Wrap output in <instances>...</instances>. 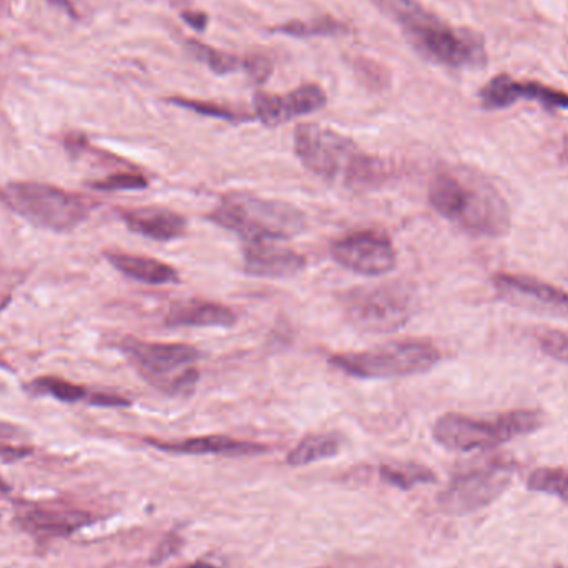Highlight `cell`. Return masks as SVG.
<instances>
[{"instance_id":"f1b7e54d","label":"cell","mask_w":568,"mask_h":568,"mask_svg":"<svg viewBox=\"0 0 568 568\" xmlns=\"http://www.w3.org/2000/svg\"><path fill=\"white\" fill-rule=\"evenodd\" d=\"M147 187V178L138 173H117L102 182L92 183V188L98 191L145 190Z\"/></svg>"},{"instance_id":"30bf717a","label":"cell","mask_w":568,"mask_h":568,"mask_svg":"<svg viewBox=\"0 0 568 568\" xmlns=\"http://www.w3.org/2000/svg\"><path fill=\"white\" fill-rule=\"evenodd\" d=\"M514 466L502 459L471 462L452 475L439 504L449 514H471L492 504L509 487Z\"/></svg>"},{"instance_id":"277c9868","label":"cell","mask_w":568,"mask_h":568,"mask_svg":"<svg viewBox=\"0 0 568 568\" xmlns=\"http://www.w3.org/2000/svg\"><path fill=\"white\" fill-rule=\"evenodd\" d=\"M206 218L240 236L243 243L291 240L306 230V215L299 208L248 191H230L221 196Z\"/></svg>"},{"instance_id":"e575fe53","label":"cell","mask_w":568,"mask_h":568,"mask_svg":"<svg viewBox=\"0 0 568 568\" xmlns=\"http://www.w3.org/2000/svg\"><path fill=\"white\" fill-rule=\"evenodd\" d=\"M562 157H564L565 162L568 163V135L564 140V152H562Z\"/></svg>"},{"instance_id":"5bb4252c","label":"cell","mask_w":568,"mask_h":568,"mask_svg":"<svg viewBox=\"0 0 568 568\" xmlns=\"http://www.w3.org/2000/svg\"><path fill=\"white\" fill-rule=\"evenodd\" d=\"M480 102L487 110L507 108L520 98L532 100L547 110H568V95L537 82H514L509 75H497L480 90Z\"/></svg>"},{"instance_id":"484cf974","label":"cell","mask_w":568,"mask_h":568,"mask_svg":"<svg viewBox=\"0 0 568 568\" xmlns=\"http://www.w3.org/2000/svg\"><path fill=\"white\" fill-rule=\"evenodd\" d=\"M527 487L534 492L554 495L568 504V472L562 469H537L530 474Z\"/></svg>"},{"instance_id":"d6a6232c","label":"cell","mask_w":568,"mask_h":568,"mask_svg":"<svg viewBox=\"0 0 568 568\" xmlns=\"http://www.w3.org/2000/svg\"><path fill=\"white\" fill-rule=\"evenodd\" d=\"M183 568H218L215 565L206 564V562H195V564L187 565V567Z\"/></svg>"},{"instance_id":"d6986e66","label":"cell","mask_w":568,"mask_h":568,"mask_svg":"<svg viewBox=\"0 0 568 568\" xmlns=\"http://www.w3.org/2000/svg\"><path fill=\"white\" fill-rule=\"evenodd\" d=\"M19 524L37 537H67L92 524V515L82 510L32 507L19 515Z\"/></svg>"},{"instance_id":"52a82bcc","label":"cell","mask_w":568,"mask_h":568,"mask_svg":"<svg viewBox=\"0 0 568 568\" xmlns=\"http://www.w3.org/2000/svg\"><path fill=\"white\" fill-rule=\"evenodd\" d=\"M7 208L42 230L64 233L89 218L94 203L85 196L37 182H14L0 190Z\"/></svg>"},{"instance_id":"7402d4cb","label":"cell","mask_w":568,"mask_h":568,"mask_svg":"<svg viewBox=\"0 0 568 568\" xmlns=\"http://www.w3.org/2000/svg\"><path fill=\"white\" fill-rule=\"evenodd\" d=\"M382 482L401 490H411L421 484H432L437 477L429 467L414 462H392L379 467Z\"/></svg>"},{"instance_id":"f546056e","label":"cell","mask_w":568,"mask_h":568,"mask_svg":"<svg viewBox=\"0 0 568 568\" xmlns=\"http://www.w3.org/2000/svg\"><path fill=\"white\" fill-rule=\"evenodd\" d=\"M539 343L547 356L568 364V334L550 329L539 334Z\"/></svg>"},{"instance_id":"2e32d148","label":"cell","mask_w":568,"mask_h":568,"mask_svg":"<svg viewBox=\"0 0 568 568\" xmlns=\"http://www.w3.org/2000/svg\"><path fill=\"white\" fill-rule=\"evenodd\" d=\"M120 218L127 225L128 230L160 243L182 238L188 228L185 216L165 206L128 208L120 211Z\"/></svg>"},{"instance_id":"4fadbf2b","label":"cell","mask_w":568,"mask_h":568,"mask_svg":"<svg viewBox=\"0 0 568 568\" xmlns=\"http://www.w3.org/2000/svg\"><path fill=\"white\" fill-rule=\"evenodd\" d=\"M256 118L266 127H278L294 118L318 112L326 105V94L319 85L308 84L286 95L258 92L253 98Z\"/></svg>"},{"instance_id":"603a6c76","label":"cell","mask_w":568,"mask_h":568,"mask_svg":"<svg viewBox=\"0 0 568 568\" xmlns=\"http://www.w3.org/2000/svg\"><path fill=\"white\" fill-rule=\"evenodd\" d=\"M188 47H190L191 54L195 55L196 59L203 62L216 75H226L231 74V72H238V70H245L246 59H238L236 55L226 54L221 50L213 49L210 45L200 44L196 40H191Z\"/></svg>"},{"instance_id":"1f68e13d","label":"cell","mask_w":568,"mask_h":568,"mask_svg":"<svg viewBox=\"0 0 568 568\" xmlns=\"http://www.w3.org/2000/svg\"><path fill=\"white\" fill-rule=\"evenodd\" d=\"M183 20L196 30H205L208 24V17L203 12H185Z\"/></svg>"},{"instance_id":"d590c367","label":"cell","mask_w":568,"mask_h":568,"mask_svg":"<svg viewBox=\"0 0 568 568\" xmlns=\"http://www.w3.org/2000/svg\"><path fill=\"white\" fill-rule=\"evenodd\" d=\"M9 485L5 484L4 480L0 479V492H7Z\"/></svg>"},{"instance_id":"cb8c5ba5","label":"cell","mask_w":568,"mask_h":568,"mask_svg":"<svg viewBox=\"0 0 568 568\" xmlns=\"http://www.w3.org/2000/svg\"><path fill=\"white\" fill-rule=\"evenodd\" d=\"M30 452L29 432L10 422L0 421V459L5 462L20 461Z\"/></svg>"},{"instance_id":"ffe728a7","label":"cell","mask_w":568,"mask_h":568,"mask_svg":"<svg viewBox=\"0 0 568 568\" xmlns=\"http://www.w3.org/2000/svg\"><path fill=\"white\" fill-rule=\"evenodd\" d=\"M105 256L115 270L120 271L123 276H127L130 280L153 284V286L173 284L180 281V273H178L177 268H173L163 261L155 260V258L130 255V253H117V251H110Z\"/></svg>"},{"instance_id":"9a60e30c","label":"cell","mask_w":568,"mask_h":568,"mask_svg":"<svg viewBox=\"0 0 568 568\" xmlns=\"http://www.w3.org/2000/svg\"><path fill=\"white\" fill-rule=\"evenodd\" d=\"M276 243L278 241L243 243V270L246 275L283 280L298 275L306 268V258L303 255Z\"/></svg>"},{"instance_id":"7a4b0ae2","label":"cell","mask_w":568,"mask_h":568,"mask_svg":"<svg viewBox=\"0 0 568 568\" xmlns=\"http://www.w3.org/2000/svg\"><path fill=\"white\" fill-rule=\"evenodd\" d=\"M294 152L304 168L326 182L343 183L349 190H368L386 182V163L364 153L351 138L316 123L294 130Z\"/></svg>"},{"instance_id":"9c48e42d","label":"cell","mask_w":568,"mask_h":568,"mask_svg":"<svg viewBox=\"0 0 568 568\" xmlns=\"http://www.w3.org/2000/svg\"><path fill=\"white\" fill-rule=\"evenodd\" d=\"M344 316L361 333L391 334L412 318V296L404 284L358 286L341 294Z\"/></svg>"},{"instance_id":"836d02e7","label":"cell","mask_w":568,"mask_h":568,"mask_svg":"<svg viewBox=\"0 0 568 568\" xmlns=\"http://www.w3.org/2000/svg\"><path fill=\"white\" fill-rule=\"evenodd\" d=\"M52 2H54V4L62 5V7H67V10H69L70 14H74V10H72V7H70L67 0H52Z\"/></svg>"},{"instance_id":"e0dca14e","label":"cell","mask_w":568,"mask_h":568,"mask_svg":"<svg viewBox=\"0 0 568 568\" xmlns=\"http://www.w3.org/2000/svg\"><path fill=\"white\" fill-rule=\"evenodd\" d=\"M147 442L158 451L178 454V456L243 457L268 452V447L260 442L238 441L228 436H200L172 442L147 439Z\"/></svg>"},{"instance_id":"4316f807","label":"cell","mask_w":568,"mask_h":568,"mask_svg":"<svg viewBox=\"0 0 568 568\" xmlns=\"http://www.w3.org/2000/svg\"><path fill=\"white\" fill-rule=\"evenodd\" d=\"M346 27L333 17H318V19L306 20V22H288V24L276 27L275 32L293 35V37H319V35H334L344 32Z\"/></svg>"},{"instance_id":"44dd1931","label":"cell","mask_w":568,"mask_h":568,"mask_svg":"<svg viewBox=\"0 0 568 568\" xmlns=\"http://www.w3.org/2000/svg\"><path fill=\"white\" fill-rule=\"evenodd\" d=\"M341 451V437L338 434H309L294 447L288 454L289 466L303 467L314 464V462L331 459L338 456Z\"/></svg>"},{"instance_id":"8d00e7d4","label":"cell","mask_w":568,"mask_h":568,"mask_svg":"<svg viewBox=\"0 0 568 568\" xmlns=\"http://www.w3.org/2000/svg\"><path fill=\"white\" fill-rule=\"evenodd\" d=\"M560 568V567H559Z\"/></svg>"},{"instance_id":"5b68a950","label":"cell","mask_w":568,"mask_h":568,"mask_svg":"<svg viewBox=\"0 0 568 568\" xmlns=\"http://www.w3.org/2000/svg\"><path fill=\"white\" fill-rule=\"evenodd\" d=\"M542 426L544 414L535 409H517L494 419L446 414L437 419L432 427V436L439 446L449 451H489L515 437L539 431Z\"/></svg>"},{"instance_id":"3957f363","label":"cell","mask_w":568,"mask_h":568,"mask_svg":"<svg viewBox=\"0 0 568 568\" xmlns=\"http://www.w3.org/2000/svg\"><path fill=\"white\" fill-rule=\"evenodd\" d=\"M407 40L426 59L452 69H475L487 62L484 42L467 29H454L416 0H386Z\"/></svg>"},{"instance_id":"7c38bea8","label":"cell","mask_w":568,"mask_h":568,"mask_svg":"<svg viewBox=\"0 0 568 568\" xmlns=\"http://www.w3.org/2000/svg\"><path fill=\"white\" fill-rule=\"evenodd\" d=\"M494 286L500 298L519 308L545 314L568 316V293L552 284L535 280L532 276H494Z\"/></svg>"},{"instance_id":"d4e9b609","label":"cell","mask_w":568,"mask_h":568,"mask_svg":"<svg viewBox=\"0 0 568 568\" xmlns=\"http://www.w3.org/2000/svg\"><path fill=\"white\" fill-rule=\"evenodd\" d=\"M29 391L37 396H50L62 402H79L87 397V389L59 378H40L30 382Z\"/></svg>"},{"instance_id":"8fae6325","label":"cell","mask_w":568,"mask_h":568,"mask_svg":"<svg viewBox=\"0 0 568 568\" xmlns=\"http://www.w3.org/2000/svg\"><path fill=\"white\" fill-rule=\"evenodd\" d=\"M329 251L339 266L369 278L387 275L397 266L394 245L381 231L349 233L334 241Z\"/></svg>"},{"instance_id":"4dcf8cb0","label":"cell","mask_w":568,"mask_h":568,"mask_svg":"<svg viewBox=\"0 0 568 568\" xmlns=\"http://www.w3.org/2000/svg\"><path fill=\"white\" fill-rule=\"evenodd\" d=\"M245 70L246 74L250 75L256 84H263L270 77L273 67H271V60L266 59L263 55H255V57L246 59Z\"/></svg>"},{"instance_id":"ac0fdd59","label":"cell","mask_w":568,"mask_h":568,"mask_svg":"<svg viewBox=\"0 0 568 568\" xmlns=\"http://www.w3.org/2000/svg\"><path fill=\"white\" fill-rule=\"evenodd\" d=\"M236 323L238 314L235 309L200 298L172 304L165 316L168 328H233Z\"/></svg>"},{"instance_id":"6da1fadb","label":"cell","mask_w":568,"mask_h":568,"mask_svg":"<svg viewBox=\"0 0 568 568\" xmlns=\"http://www.w3.org/2000/svg\"><path fill=\"white\" fill-rule=\"evenodd\" d=\"M429 203L442 218L477 238H499L510 228L507 200L467 168L437 173L429 185Z\"/></svg>"},{"instance_id":"8992f818","label":"cell","mask_w":568,"mask_h":568,"mask_svg":"<svg viewBox=\"0 0 568 568\" xmlns=\"http://www.w3.org/2000/svg\"><path fill=\"white\" fill-rule=\"evenodd\" d=\"M441 358V351L429 341L406 339L361 353L333 354L329 356L328 364L351 378L397 379L429 373Z\"/></svg>"},{"instance_id":"83f0119b","label":"cell","mask_w":568,"mask_h":568,"mask_svg":"<svg viewBox=\"0 0 568 568\" xmlns=\"http://www.w3.org/2000/svg\"><path fill=\"white\" fill-rule=\"evenodd\" d=\"M170 102L175 103L178 107L188 108V110H193V112L200 113V115H205V117L220 118V120H226V122H243V120H248L246 115H241V113L235 112V110L221 107V105H216V103L198 102V100H187V98H172Z\"/></svg>"},{"instance_id":"ba28073f","label":"cell","mask_w":568,"mask_h":568,"mask_svg":"<svg viewBox=\"0 0 568 568\" xmlns=\"http://www.w3.org/2000/svg\"><path fill=\"white\" fill-rule=\"evenodd\" d=\"M122 351L150 386L172 397L190 396L200 379V349L183 343L125 339Z\"/></svg>"}]
</instances>
